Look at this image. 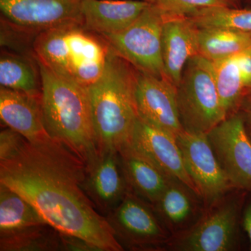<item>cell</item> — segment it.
<instances>
[{
    "mask_svg": "<svg viewBox=\"0 0 251 251\" xmlns=\"http://www.w3.org/2000/svg\"><path fill=\"white\" fill-rule=\"evenodd\" d=\"M119 154L129 191L150 204H154L173 179L128 145Z\"/></svg>",
    "mask_w": 251,
    "mask_h": 251,
    "instance_id": "19",
    "label": "cell"
},
{
    "mask_svg": "<svg viewBox=\"0 0 251 251\" xmlns=\"http://www.w3.org/2000/svg\"><path fill=\"white\" fill-rule=\"evenodd\" d=\"M108 41L82 24H73L39 33L33 54L56 75L88 88L103 74L111 53Z\"/></svg>",
    "mask_w": 251,
    "mask_h": 251,
    "instance_id": "4",
    "label": "cell"
},
{
    "mask_svg": "<svg viewBox=\"0 0 251 251\" xmlns=\"http://www.w3.org/2000/svg\"><path fill=\"white\" fill-rule=\"evenodd\" d=\"M197 54V26L186 16L167 15L162 31L165 77L177 87L185 66Z\"/></svg>",
    "mask_w": 251,
    "mask_h": 251,
    "instance_id": "15",
    "label": "cell"
},
{
    "mask_svg": "<svg viewBox=\"0 0 251 251\" xmlns=\"http://www.w3.org/2000/svg\"><path fill=\"white\" fill-rule=\"evenodd\" d=\"M241 77L247 93L251 94V48L237 54Z\"/></svg>",
    "mask_w": 251,
    "mask_h": 251,
    "instance_id": "28",
    "label": "cell"
},
{
    "mask_svg": "<svg viewBox=\"0 0 251 251\" xmlns=\"http://www.w3.org/2000/svg\"><path fill=\"white\" fill-rule=\"evenodd\" d=\"M137 74L112 49L103 74L87 88L99 152H119L129 143L138 117L134 98Z\"/></svg>",
    "mask_w": 251,
    "mask_h": 251,
    "instance_id": "3",
    "label": "cell"
},
{
    "mask_svg": "<svg viewBox=\"0 0 251 251\" xmlns=\"http://www.w3.org/2000/svg\"><path fill=\"white\" fill-rule=\"evenodd\" d=\"M142 1H147V2L151 3V4H153V2H154V0H142Z\"/></svg>",
    "mask_w": 251,
    "mask_h": 251,
    "instance_id": "33",
    "label": "cell"
},
{
    "mask_svg": "<svg viewBox=\"0 0 251 251\" xmlns=\"http://www.w3.org/2000/svg\"><path fill=\"white\" fill-rule=\"evenodd\" d=\"M127 145L151 162L170 179L183 183L197 194L175 135L138 117Z\"/></svg>",
    "mask_w": 251,
    "mask_h": 251,
    "instance_id": "13",
    "label": "cell"
},
{
    "mask_svg": "<svg viewBox=\"0 0 251 251\" xmlns=\"http://www.w3.org/2000/svg\"><path fill=\"white\" fill-rule=\"evenodd\" d=\"M61 237H62L63 251H99L97 247L81 238L63 233H61Z\"/></svg>",
    "mask_w": 251,
    "mask_h": 251,
    "instance_id": "29",
    "label": "cell"
},
{
    "mask_svg": "<svg viewBox=\"0 0 251 251\" xmlns=\"http://www.w3.org/2000/svg\"><path fill=\"white\" fill-rule=\"evenodd\" d=\"M176 99L184 131L208 134L226 119L216 88L213 62L200 54L185 66L176 87Z\"/></svg>",
    "mask_w": 251,
    "mask_h": 251,
    "instance_id": "5",
    "label": "cell"
},
{
    "mask_svg": "<svg viewBox=\"0 0 251 251\" xmlns=\"http://www.w3.org/2000/svg\"><path fill=\"white\" fill-rule=\"evenodd\" d=\"M225 4L229 7H237L239 0H223Z\"/></svg>",
    "mask_w": 251,
    "mask_h": 251,
    "instance_id": "32",
    "label": "cell"
},
{
    "mask_svg": "<svg viewBox=\"0 0 251 251\" xmlns=\"http://www.w3.org/2000/svg\"><path fill=\"white\" fill-rule=\"evenodd\" d=\"M244 120L248 136L251 141V94L247 96L239 110Z\"/></svg>",
    "mask_w": 251,
    "mask_h": 251,
    "instance_id": "30",
    "label": "cell"
},
{
    "mask_svg": "<svg viewBox=\"0 0 251 251\" xmlns=\"http://www.w3.org/2000/svg\"><path fill=\"white\" fill-rule=\"evenodd\" d=\"M176 140L204 208L237 189L223 171L207 134L184 130L176 135Z\"/></svg>",
    "mask_w": 251,
    "mask_h": 251,
    "instance_id": "9",
    "label": "cell"
},
{
    "mask_svg": "<svg viewBox=\"0 0 251 251\" xmlns=\"http://www.w3.org/2000/svg\"><path fill=\"white\" fill-rule=\"evenodd\" d=\"M167 15L157 5L150 4L128 27L103 36L112 50L137 70L166 77L162 59V31Z\"/></svg>",
    "mask_w": 251,
    "mask_h": 251,
    "instance_id": "7",
    "label": "cell"
},
{
    "mask_svg": "<svg viewBox=\"0 0 251 251\" xmlns=\"http://www.w3.org/2000/svg\"><path fill=\"white\" fill-rule=\"evenodd\" d=\"M153 4L167 14L186 17L208 8L227 6L223 0H154Z\"/></svg>",
    "mask_w": 251,
    "mask_h": 251,
    "instance_id": "26",
    "label": "cell"
},
{
    "mask_svg": "<svg viewBox=\"0 0 251 251\" xmlns=\"http://www.w3.org/2000/svg\"><path fill=\"white\" fill-rule=\"evenodd\" d=\"M85 163L50 137L27 141L14 157L0 161V184L21 195L50 226L99 251H125L85 193Z\"/></svg>",
    "mask_w": 251,
    "mask_h": 251,
    "instance_id": "1",
    "label": "cell"
},
{
    "mask_svg": "<svg viewBox=\"0 0 251 251\" xmlns=\"http://www.w3.org/2000/svg\"><path fill=\"white\" fill-rule=\"evenodd\" d=\"M105 217L125 250L156 251L168 248L172 234L153 206L131 191Z\"/></svg>",
    "mask_w": 251,
    "mask_h": 251,
    "instance_id": "8",
    "label": "cell"
},
{
    "mask_svg": "<svg viewBox=\"0 0 251 251\" xmlns=\"http://www.w3.org/2000/svg\"><path fill=\"white\" fill-rule=\"evenodd\" d=\"M233 191L203 209L188 228L172 235L168 248L181 251H229L238 245L240 198Z\"/></svg>",
    "mask_w": 251,
    "mask_h": 251,
    "instance_id": "6",
    "label": "cell"
},
{
    "mask_svg": "<svg viewBox=\"0 0 251 251\" xmlns=\"http://www.w3.org/2000/svg\"><path fill=\"white\" fill-rule=\"evenodd\" d=\"M27 141L22 135L9 127L1 130L0 133V161H6L14 157Z\"/></svg>",
    "mask_w": 251,
    "mask_h": 251,
    "instance_id": "27",
    "label": "cell"
},
{
    "mask_svg": "<svg viewBox=\"0 0 251 251\" xmlns=\"http://www.w3.org/2000/svg\"><path fill=\"white\" fill-rule=\"evenodd\" d=\"M199 201V196L186 185L172 180L159 199L151 205L173 235L197 221L198 214H202Z\"/></svg>",
    "mask_w": 251,
    "mask_h": 251,
    "instance_id": "18",
    "label": "cell"
},
{
    "mask_svg": "<svg viewBox=\"0 0 251 251\" xmlns=\"http://www.w3.org/2000/svg\"><path fill=\"white\" fill-rule=\"evenodd\" d=\"M0 117L5 125L27 141L49 138L41 110V98L0 87Z\"/></svg>",
    "mask_w": 251,
    "mask_h": 251,
    "instance_id": "17",
    "label": "cell"
},
{
    "mask_svg": "<svg viewBox=\"0 0 251 251\" xmlns=\"http://www.w3.org/2000/svg\"><path fill=\"white\" fill-rule=\"evenodd\" d=\"M83 188L97 210L105 216L129 191L118 151H100L86 166Z\"/></svg>",
    "mask_w": 251,
    "mask_h": 251,
    "instance_id": "14",
    "label": "cell"
},
{
    "mask_svg": "<svg viewBox=\"0 0 251 251\" xmlns=\"http://www.w3.org/2000/svg\"><path fill=\"white\" fill-rule=\"evenodd\" d=\"M134 98L138 117L144 121L175 137L184 131L178 110L176 87L166 77L138 71Z\"/></svg>",
    "mask_w": 251,
    "mask_h": 251,
    "instance_id": "12",
    "label": "cell"
},
{
    "mask_svg": "<svg viewBox=\"0 0 251 251\" xmlns=\"http://www.w3.org/2000/svg\"><path fill=\"white\" fill-rule=\"evenodd\" d=\"M44 224H48L30 203L0 184V237Z\"/></svg>",
    "mask_w": 251,
    "mask_h": 251,
    "instance_id": "21",
    "label": "cell"
},
{
    "mask_svg": "<svg viewBox=\"0 0 251 251\" xmlns=\"http://www.w3.org/2000/svg\"><path fill=\"white\" fill-rule=\"evenodd\" d=\"M212 62L216 88L227 118L239 111L249 94L243 84L237 54Z\"/></svg>",
    "mask_w": 251,
    "mask_h": 251,
    "instance_id": "23",
    "label": "cell"
},
{
    "mask_svg": "<svg viewBox=\"0 0 251 251\" xmlns=\"http://www.w3.org/2000/svg\"><path fill=\"white\" fill-rule=\"evenodd\" d=\"M0 85L41 98V74L36 59L32 61L23 54L2 51L0 56Z\"/></svg>",
    "mask_w": 251,
    "mask_h": 251,
    "instance_id": "20",
    "label": "cell"
},
{
    "mask_svg": "<svg viewBox=\"0 0 251 251\" xmlns=\"http://www.w3.org/2000/svg\"><path fill=\"white\" fill-rule=\"evenodd\" d=\"M198 27V54L211 62L251 48V36L219 27Z\"/></svg>",
    "mask_w": 251,
    "mask_h": 251,
    "instance_id": "22",
    "label": "cell"
},
{
    "mask_svg": "<svg viewBox=\"0 0 251 251\" xmlns=\"http://www.w3.org/2000/svg\"><path fill=\"white\" fill-rule=\"evenodd\" d=\"M242 225L249 237L251 251V201L244 208L242 216Z\"/></svg>",
    "mask_w": 251,
    "mask_h": 251,
    "instance_id": "31",
    "label": "cell"
},
{
    "mask_svg": "<svg viewBox=\"0 0 251 251\" xmlns=\"http://www.w3.org/2000/svg\"><path fill=\"white\" fill-rule=\"evenodd\" d=\"M1 251H63L61 233L49 224L0 237Z\"/></svg>",
    "mask_w": 251,
    "mask_h": 251,
    "instance_id": "24",
    "label": "cell"
},
{
    "mask_svg": "<svg viewBox=\"0 0 251 251\" xmlns=\"http://www.w3.org/2000/svg\"><path fill=\"white\" fill-rule=\"evenodd\" d=\"M207 136L234 187L251 193V141L240 112L225 119Z\"/></svg>",
    "mask_w": 251,
    "mask_h": 251,
    "instance_id": "11",
    "label": "cell"
},
{
    "mask_svg": "<svg viewBox=\"0 0 251 251\" xmlns=\"http://www.w3.org/2000/svg\"><path fill=\"white\" fill-rule=\"evenodd\" d=\"M150 4L142 0H82V25L101 36L116 34L134 22Z\"/></svg>",
    "mask_w": 251,
    "mask_h": 251,
    "instance_id": "16",
    "label": "cell"
},
{
    "mask_svg": "<svg viewBox=\"0 0 251 251\" xmlns=\"http://www.w3.org/2000/svg\"><path fill=\"white\" fill-rule=\"evenodd\" d=\"M36 62L40 70L41 110L47 133L89 166L97 159L99 151L88 90Z\"/></svg>",
    "mask_w": 251,
    "mask_h": 251,
    "instance_id": "2",
    "label": "cell"
},
{
    "mask_svg": "<svg viewBox=\"0 0 251 251\" xmlns=\"http://www.w3.org/2000/svg\"><path fill=\"white\" fill-rule=\"evenodd\" d=\"M198 27H219L251 36V9L208 8L188 17Z\"/></svg>",
    "mask_w": 251,
    "mask_h": 251,
    "instance_id": "25",
    "label": "cell"
},
{
    "mask_svg": "<svg viewBox=\"0 0 251 251\" xmlns=\"http://www.w3.org/2000/svg\"><path fill=\"white\" fill-rule=\"evenodd\" d=\"M82 0H0L1 19L37 36L42 31L82 24Z\"/></svg>",
    "mask_w": 251,
    "mask_h": 251,
    "instance_id": "10",
    "label": "cell"
}]
</instances>
